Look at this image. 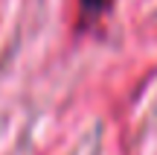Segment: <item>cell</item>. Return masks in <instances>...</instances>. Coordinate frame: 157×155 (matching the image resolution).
<instances>
[{"instance_id": "obj_1", "label": "cell", "mask_w": 157, "mask_h": 155, "mask_svg": "<svg viewBox=\"0 0 157 155\" xmlns=\"http://www.w3.org/2000/svg\"><path fill=\"white\" fill-rule=\"evenodd\" d=\"M82 6H84V12H105L108 6H111V0H82Z\"/></svg>"}]
</instances>
